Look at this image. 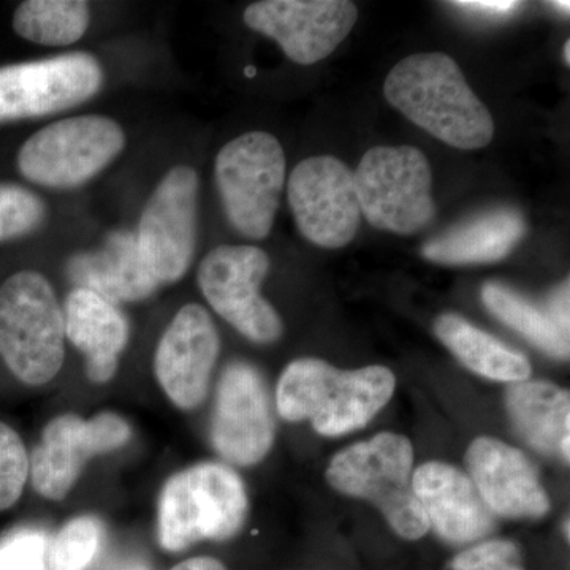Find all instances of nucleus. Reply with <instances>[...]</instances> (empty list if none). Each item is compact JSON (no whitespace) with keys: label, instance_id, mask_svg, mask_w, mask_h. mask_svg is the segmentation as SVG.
<instances>
[{"label":"nucleus","instance_id":"obj_1","mask_svg":"<svg viewBox=\"0 0 570 570\" xmlns=\"http://www.w3.org/2000/svg\"><path fill=\"white\" fill-rule=\"evenodd\" d=\"M390 105L428 134L456 149L493 140L489 108L469 88L459 63L444 52H419L396 63L384 85Z\"/></svg>","mask_w":570,"mask_h":570},{"label":"nucleus","instance_id":"obj_2","mask_svg":"<svg viewBox=\"0 0 570 570\" xmlns=\"http://www.w3.org/2000/svg\"><path fill=\"white\" fill-rule=\"evenodd\" d=\"M385 366L341 371L317 358H299L277 382L276 407L288 422L311 420L314 430L335 438L367 425L395 392Z\"/></svg>","mask_w":570,"mask_h":570},{"label":"nucleus","instance_id":"obj_3","mask_svg":"<svg viewBox=\"0 0 570 570\" xmlns=\"http://www.w3.org/2000/svg\"><path fill=\"white\" fill-rule=\"evenodd\" d=\"M243 480L219 463L184 469L165 483L157 534L164 550L178 553L202 540L223 542L242 530L247 515Z\"/></svg>","mask_w":570,"mask_h":570},{"label":"nucleus","instance_id":"obj_4","mask_svg":"<svg viewBox=\"0 0 570 570\" xmlns=\"http://www.w3.org/2000/svg\"><path fill=\"white\" fill-rule=\"evenodd\" d=\"M0 356L28 385L58 376L66 356V322L47 277L20 272L0 287Z\"/></svg>","mask_w":570,"mask_h":570},{"label":"nucleus","instance_id":"obj_5","mask_svg":"<svg viewBox=\"0 0 570 570\" xmlns=\"http://www.w3.org/2000/svg\"><path fill=\"white\" fill-rule=\"evenodd\" d=\"M414 449L407 438L381 433L337 453L326 469V480L340 493L366 499L376 505L390 527L409 540L430 527L414 489Z\"/></svg>","mask_w":570,"mask_h":570},{"label":"nucleus","instance_id":"obj_6","mask_svg":"<svg viewBox=\"0 0 570 570\" xmlns=\"http://www.w3.org/2000/svg\"><path fill=\"white\" fill-rule=\"evenodd\" d=\"M360 209L379 230L414 235L436 217L433 174L414 146H377L354 171Z\"/></svg>","mask_w":570,"mask_h":570},{"label":"nucleus","instance_id":"obj_7","mask_svg":"<svg viewBox=\"0 0 570 570\" xmlns=\"http://www.w3.org/2000/svg\"><path fill=\"white\" fill-rule=\"evenodd\" d=\"M214 174L230 224L246 238H266L285 183L284 149L275 135L247 132L228 141Z\"/></svg>","mask_w":570,"mask_h":570},{"label":"nucleus","instance_id":"obj_8","mask_svg":"<svg viewBox=\"0 0 570 570\" xmlns=\"http://www.w3.org/2000/svg\"><path fill=\"white\" fill-rule=\"evenodd\" d=\"M122 127L111 118L88 115L61 119L26 140L18 168L29 181L52 189L88 183L121 154Z\"/></svg>","mask_w":570,"mask_h":570},{"label":"nucleus","instance_id":"obj_9","mask_svg":"<svg viewBox=\"0 0 570 570\" xmlns=\"http://www.w3.org/2000/svg\"><path fill=\"white\" fill-rule=\"evenodd\" d=\"M269 257L255 246H219L198 268V285L213 309L243 336L272 344L284 333L275 307L262 296Z\"/></svg>","mask_w":570,"mask_h":570},{"label":"nucleus","instance_id":"obj_10","mask_svg":"<svg viewBox=\"0 0 570 570\" xmlns=\"http://www.w3.org/2000/svg\"><path fill=\"white\" fill-rule=\"evenodd\" d=\"M102 85V67L88 52L0 67V124L69 110Z\"/></svg>","mask_w":570,"mask_h":570},{"label":"nucleus","instance_id":"obj_11","mask_svg":"<svg viewBox=\"0 0 570 570\" xmlns=\"http://www.w3.org/2000/svg\"><path fill=\"white\" fill-rule=\"evenodd\" d=\"M287 195L296 227L307 242L340 249L355 238L362 209L354 171L336 157H309L296 165Z\"/></svg>","mask_w":570,"mask_h":570},{"label":"nucleus","instance_id":"obj_12","mask_svg":"<svg viewBox=\"0 0 570 570\" xmlns=\"http://www.w3.org/2000/svg\"><path fill=\"white\" fill-rule=\"evenodd\" d=\"M198 175L179 165L164 176L142 209L137 239L157 283L181 279L197 245Z\"/></svg>","mask_w":570,"mask_h":570},{"label":"nucleus","instance_id":"obj_13","mask_svg":"<svg viewBox=\"0 0 570 570\" xmlns=\"http://www.w3.org/2000/svg\"><path fill=\"white\" fill-rule=\"evenodd\" d=\"M132 436L129 423L112 412L91 420L66 414L52 419L33 450V489L51 501L66 498L92 456L121 449Z\"/></svg>","mask_w":570,"mask_h":570},{"label":"nucleus","instance_id":"obj_14","mask_svg":"<svg viewBox=\"0 0 570 570\" xmlns=\"http://www.w3.org/2000/svg\"><path fill=\"white\" fill-rule=\"evenodd\" d=\"M212 442L224 460L253 466L275 442V417L264 377L247 363L225 367L217 384Z\"/></svg>","mask_w":570,"mask_h":570},{"label":"nucleus","instance_id":"obj_15","mask_svg":"<svg viewBox=\"0 0 570 570\" xmlns=\"http://www.w3.org/2000/svg\"><path fill=\"white\" fill-rule=\"evenodd\" d=\"M356 20L358 9L348 0H262L245 10L246 24L277 41L299 66L328 58Z\"/></svg>","mask_w":570,"mask_h":570},{"label":"nucleus","instance_id":"obj_16","mask_svg":"<svg viewBox=\"0 0 570 570\" xmlns=\"http://www.w3.org/2000/svg\"><path fill=\"white\" fill-rule=\"evenodd\" d=\"M220 340L208 311L186 305L165 330L154 356L157 381L175 406L194 409L208 393Z\"/></svg>","mask_w":570,"mask_h":570},{"label":"nucleus","instance_id":"obj_17","mask_svg":"<svg viewBox=\"0 0 570 570\" xmlns=\"http://www.w3.org/2000/svg\"><path fill=\"white\" fill-rule=\"evenodd\" d=\"M466 466L480 497L494 515L540 519L550 499L538 471L519 449L494 438H479L466 452Z\"/></svg>","mask_w":570,"mask_h":570},{"label":"nucleus","instance_id":"obj_18","mask_svg":"<svg viewBox=\"0 0 570 570\" xmlns=\"http://www.w3.org/2000/svg\"><path fill=\"white\" fill-rule=\"evenodd\" d=\"M412 489L428 527L448 542H474L493 531L494 513L460 469L430 461L412 475Z\"/></svg>","mask_w":570,"mask_h":570},{"label":"nucleus","instance_id":"obj_19","mask_svg":"<svg viewBox=\"0 0 570 570\" xmlns=\"http://www.w3.org/2000/svg\"><path fill=\"white\" fill-rule=\"evenodd\" d=\"M67 275L77 288H86L108 302H140L159 287L146 265L137 234L115 232L104 246L75 255L67 264Z\"/></svg>","mask_w":570,"mask_h":570},{"label":"nucleus","instance_id":"obj_20","mask_svg":"<svg viewBox=\"0 0 570 570\" xmlns=\"http://www.w3.org/2000/svg\"><path fill=\"white\" fill-rule=\"evenodd\" d=\"M66 336L86 355L88 377L105 384L118 370L129 343V324L115 303L86 288L71 291L63 311Z\"/></svg>","mask_w":570,"mask_h":570},{"label":"nucleus","instance_id":"obj_21","mask_svg":"<svg viewBox=\"0 0 570 570\" xmlns=\"http://www.w3.org/2000/svg\"><path fill=\"white\" fill-rule=\"evenodd\" d=\"M524 235V217L517 209L498 208L430 239L422 254L439 265L493 264L508 257Z\"/></svg>","mask_w":570,"mask_h":570},{"label":"nucleus","instance_id":"obj_22","mask_svg":"<svg viewBox=\"0 0 570 570\" xmlns=\"http://www.w3.org/2000/svg\"><path fill=\"white\" fill-rule=\"evenodd\" d=\"M508 411L532 449L569 461V392L549 382H517L508 390Z\"/></svg>","mask_w":570,"mask_h":570},{"label":"nucleus","instance_id":"obj_23","mask_svg":"<svg viewBox=\"0 0 570 570\" xmlns=\"http://www.w3.org/2000/svg\"><path fill=\"white\" fill-rule=\"evenodd\" d=\"M434 332L452 354L479 376L510 384L528 381L531 376L527 356L482 332L459 314L439 316Z\"/></svg>","mask_w":570,"mask_h":570},{"label":"nucleus","instance_id":"obj_24","mask_svg":"<svg viewBox=\"0 0 570 570\" xmlns=\"http://www.w3.org/2000/svg\"><path fill=\"white\" fill-rule=\"evenodd\" d=\"M91 11L82 0H28L13 14L22 39L47 47H69L88 31Z\"/></svg>","mask_w":570,"mask_h":570},{"label":"nucleus","instance_id":"obj_25","mask_svg":"<svg viewBox=\"0 0 570 570\" xmlns=\"http://www.w3.org/2000/svg\"><path fill=\"white\" fill-rule=\"evenodd\" d=\"M482 299L493 316L554 358H569V336L546 311L539 309L512 288L498 283L483 285Z\"/></svg>","mask_w":570,"mask_h":570},{"label":"nucleus","instance_id":"obj_26","mask_svg":"<svg viewBox=\"0 0 570 570\" xmlns=\"http://www.w3.org/2000/svg\"><path fill=\"white\" fill-rule=\"evenodd\" d=\"M104 538V524L94 517H78L69 521L48 550L50 570L88 569L102 549Z\"/></svg>","mask_w":570,"mask_h":570},{"label":"nucleus","instance_id":"obj_27","mask_svg":"<svg viewBox=\"0 0 570 570\" xmlns=\"http://www.w3.org/2000/svg\"><path fill=\"white\" fill-rule=\"evenodd\" d=\"M45 217L47 206L39 195L17 184L0 183V242L32 234Z\"/></svg>","mask_w":570,"mask_h":570},{"label":"nucleus","instance_id":"obj_28","mask_svg":"<svg viewBox=\"0 0 570 570\" xmlns=\"http://www.w3.org/2000/svg\"><path fill=\"white\" fill-rule=\"evenodd\" d=\"M29 459L17 431L0 422V510L17 504L28 482Z\"/></svg>","mask_w":570,"mask_h":570},{"label":"nucleus","instance_id":"obj_29","mask_svg":"<svg viewBox=\"0 0 570 570\" xmlns=\"http://www.w3.org/2000/svg\"><path fill=\"white\" fill-rule=\"evenodd\" d=\"M48 539L24 530L0 543V570H48Z\"/></svg>","mask_w":570,"mask_h":570},{"label":"nucleus","instance_id":"obj_30","mask_svg":"<svg viewBox=\"0 0 570 570\" xmlns=\"http://www.w3.org/2000/svg\"><path fill=\"white\" fill-rule=\"evenodd\" d=\"M520 553L509 540H490L472 547L450 562L452 570H508L519 566Z\"/></svg>","mask_w":570,"mask_h":570},{"label":"nucleus","instance_id":"obj_31","mask_svg":"<svg viewBox=\"0 0 570 570\" xmlns=\"http://www.w3.org/2000/svg\"><path fill=\"white\" fill-rule=\"evenodd\" d=\"M452 6L471 13L483 14V17L502 18L515 13L521 3L512 0H464V2H452Z\"/></svg>","mask_w":570,"mask_h":570},{"label":"nucleus","instance_id":"obj_32","mask_svg":"<svg viewBox=\"0 0 570 570\" xmlns=\"http://www.w3.org/2000/svg\"><path fill=\"white\" fill-rule=\"evenodd\" d=\"M569 281L560 285L557 292L551 295L549 303V311L547 314L551 317V321L557 324L558 328L562 333L569 336Z\"/></svg>","mask_w":570,"mask_h":570},{"label":"nucleus","instance_id":"obj_33","mask_svg":"<svg viewBox=\"0 0 570 570\" xmlns=\"http://www.w3.org/2000/svg\"><path fill=\"white\" fill-rule=\"evenodd\" d=\"M170 570H227L223 562L214 560V558L208 557H198L190 558V560H186L179 562L178 566H175L174 569Z\"/></svg>","mask_w":570,"mask_h":570},{"label":"nucleus","instance_id":"obj_34","mask_svg":"<svg viewBox=\"0 0 570 570\" xmlns=\"http://www.w3.org/2000/svg\"><path fill=\"white\" fill-rule=\"evenodd\" d=\"M119 570H151V569H149V566L145 564V562L132 561V562H127V564L122 566V568Z\"/></svg>","mask_w":570,"mask_h":570},{"label":"nucleus","instance_id":"obj_35","mask_svg":"<svg viewBox=\"0 0 570 570\" xmlns=\"http://www.w3.org/2000/svg\"><path fill=\"white\" fill-rule=\"evenodd\" d=\"M550 6L553 7L554 10L560 11L562 14H569L570 3L568 0H566V2H558V0H554V2H551Z\"/></svg>","mask_w":570,"mask_h":570},{"label":"nucleus","instance_id":"obj_36","mask_svg":"<svg viewBox=\"0 0 570 570\" xmlns=\"http://www.w3.org/2000/svg\"><path fill=\"white\" fill-rule=\"evenodd\" d=\"M564 61L566 63H570V41H566L564 45Z\"/></svg>","mask_w":570,"mask_h":570},{"label":"nucleus","instance_id":"obj_37","mask_svg":"<svg viewBox=\"0 0 570 570\" xmlns=\"http://www.w3.org/2000/svg\"><path fill=\"white\" fill-rule=\"evenodd\" d=\"M508 570H523V569H521L520 566H513V568H510Z\"/></svg>","mask_w":570,"mask_h":570}]
</instances>
